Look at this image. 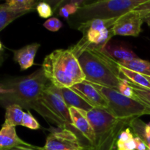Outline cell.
<instances>
[{
  "label": "cell",
  "instance_id": "5",
  "mask_svg": "<svg viewBox=\"0 0 150 150\" xmlns=\"http://www.w3.org/2000/svg\"><path fill=\"white\" fill-rule=\"evenodd\" d=\"M92 84L105 97L108 103L110 113L118 120L131 121L142 115H150V108L139 101L127 98L111 88L95 83Z\"/></svg>",
  "mask_w": 150,
  "mask_h": 150
},
{
  "label": "cell",
  "instance_id": "23",
  "mask_svg": "<svg viewBox=\"0 0 150 150\" xmlns=\"http://www.w3.org/2000/svg\"><path fill=\"white\" fill-rule=\"evenodd\" d=\"M21 125L29 129H31V130H38V129L40 128V125L39 122L32 115L29 111L24 112Z\"/></svg>",
  "mask_w": 150,
  "mask_h": 150
},
{
  "label": "cell",
  "instance_id": "18",
  "mask_svg": "<svg viewBox=\"0 0 150 150\" xmlns=\"http://www.w3.org/2000/svg\"><path fill=\"white\" fill-rule=\"evenodd\" d=\"M120 70L122 76L127 79V80H128L129 81L132 82V83H135L136 85H139V86L149 88L150 89V83L147 79L145 77V76L138 73V72L134 71V70H132L130 69L127 68V67H123L120 64Z\"/></svg>",
  "mask_w": 150,
  "mask_h": 150
},
{
  "label": "cell",
  "instance_id": "16",
  "mask_svg": "<svg viewBox=\"0 0 150 150\" xmlns=\"http://www.w3.org/2000/svg\"><path fill=\"white\" fill-rule=\"evenodd\" d=\"M5 120L4 124L7 125L16 127L18 125H21L22 120H23L24 111L23 108L18 105H8L5 108Z\"/></svg>",
  "mask_w": 150,
  "mask_h": 150
},
{
  "label": "cell",
  "instance_id": "32",
  "mask_svg": "<svg viewBox=\"0 0 150 150\" xmlns=\"http://www.w3.org/2000/svg\"><path fill=\"white\" fill-rule=\"evenodd\" d=\"M38 146H35V147H28V146H16V147L11 148L8 150H38Z\"/></svg>",
  "mask_w": 150,
  "mask_h": 150
},
{
  "label": "cell",
  "instance_id": "25",
  "mask_svg": "<svg viewBox=\"0 0 150 150\" xmlns=\"http://www.w3.org/2000/svg\"><path fill=\"white\" fill-rule=\"evenodd\" d=\"M43 26L51 32H57L62 26V23L57 18L53 17L47 19L46 21L44 22Z\"/></svg>",
  "mask_w": 150,
  "mask_h": 150
},
{
  "label": "cell",
  "instance_id": "10",
  "mask_svg": "<svg viewBox=\"0 0 150 150\" xmlns=\"http://www.w3.org/2000/svg\"><path fill=\"white\" fill-rule=\"evenodd\" d=\"M69 112L73 127L84 137L92 147H94L95 144V135L86 116L81 110L74 107L69 108Z\"/></svg>",
  "mask_w": 150,
  "mask_h": 150
},
{
  "label": "cell",
  "instance_id": "41",
  "mask_svg": "<svg viewBox=\"0 0 150 150\" xmlns=\"http://www.w3.org/2000/svg\"><path fill=\"white\" fill-rule=\"evenodd\" d=\"M148 150H150V146L149 147H148Z\"/></svg>",
  "mask_w": 150,
  "mask_h": 150
},
{
  "label": "cell",
  "instance_id": "11",
  "mask_svg": "<svg viewBox=\"0 0 150 150\" xmlns=\"http://www.w3.org/2000/svg\"><path fill=\"white\" fill-rule=\"evenodd\" d=\"M23 146L28 147H35L22 141L17 135L16 127L3 124L0 130V150H8L16 146Z\"/></svg>",
  "mask_w": 150,
  "mask_h": 150
},
{
  "label": "cell",
  "instance_id": "40",
  "mask_svg": "<svg viewBox=\"0 0 150 150\" xmlns=\"http://www.w3.org/2000/svg\"><path fill=\"white\" fill-rule=\"evenodd\" d=\"M147 125H148V126H149V127H150V122L149 123V124H147Z\"/></svg>",
  "mask_w": 150,
  "mask_h": 150
},
{
  "label": "cell",
  "instance_id": "22",
  "mask_svg": "<svg viewBox=\"0 0 150 150\" xmlns=\"http://www.w3.org/2000/svg\"><path fill=\"white\" fill-rule=\"evenodd\" d=\"M38 3L35 0H8L4 4L11 9L31 12L36 8Z\"/></svg>",
  "mask_w": 150,
  "mask_h": 150
},
{
  "label": "cell",
  "instance_id": "21",
  "mask_svg": "<svg viewBox=\"0 0 150 150\" xmlns=\"http://www.w3.org/2000/svg\"><path fill=\"white\" fill-rule=\"evenodd\" d=\"M128 81V80H127ZM129 83L133 89V92H134V97L133 99L139 101L146 105V107L150 108V89L149 88L143 87V86H139L132 82L129 81Z\"/></svg>",
  "mask_w": 150,
  "mask_h": 150
},
{
  "label": "cell",
  "instance_id": "33",
  "mask_svg": "<svg viewBox=\"0 0 150 150\" xmlns=\"http://www.w3.org/2000/svg\"><path fill=\"white\" fill-rule=\"evenodd\" d=\"M10 92V89H4L1 84H0V95H4V94H8Z\"/></svg>",
  "mask_w": 150,
  "mask_h": 150
},
{
  "label": "cell",
  "instance_id": "29",
  "mask_svg": "<svg viewBox=\"0 0 150 150\" xmlns=\"http://www.w3.org/2000/svg\"><path fill=\"white\" fill-rule=\"evenodd\" d=\"M134 10L140 13L143 18L144 16L150 13V0H146L143 4H140L136 8H135Z\"/></svg>",
  "mask_w": 150,
  "mask_h": 150
},
{
  "label": "cell",
  "instance_id": "15",
  "mask_svg": "<svg viewBox=\"0 0 150 150\" xmlns=\"http://www.w3.org/2000/svg\"><path fill=\"white\" fill-rule=\"evenodd\" d=\"M28 13L29 11L15 10L6 7L4 4H0V32L13 21Z\"/></svg>",
  "mask_w": 150,
  "mask_h": 150
},
{
  "label": "cell",
  "instance_id": "34",
  "mask_svg": "<svg viewBox=\"0 0 150 150\" xmlns=\"http://www.w3.org/2000/svg\"><path fill=\"white\" fill-rule=\"evenodd\" d=\"M143 21L146 22L148 26H150V13L143 17Z\"/></svg>",
  "mask_w": 150,
  "mask_h": 150
},
{
  "label": "cell",
  "instance_id": "30",
  "mask_svg": "<svg viewBox=\"0 0 150 150\" xmlns=\"http://www.w3.org/2000/svg\"><path fill=\"white\" fill-rule=\"evenodd\" d=\"M134 141L136 142V150H148L147 145L142 139L139 137H134Z\"/></svg>",
  "mask_w": 150,
  "mask_h": 150
},
{
  "label": "cell",
  "instance_id": "4",
  "mask_svg": "<svg viewBox=\"0 0 150 150\" xmlns=\"http://www.w3.org/2000/svg\"><path fill=\"white\" fill-rule=\"evenodd\" d=\"M146 0H103L87 1L73 16L79 25L95 19H112L133 10Z\"/></svg>",
  "mask_w": 150,
  "mask_h": 150
},
{
  "label": "cell",
  "instance_id": "20",
  "mask_svg": "<svg viewBox=\"0 0 150 150\" xmlns=\"http://www.w3.org/2000/svg\"><path fill=\"white\" fill-rule=\"evenodd\" d=\"M86 2L87 1L84 0H73L69 1L60 7L59 10V15L64 18L68 19L70 16L76 14L79 8L86 4Z\"/></svg>",
  "mask_w": 150,
  "mask_h": 150
},
{
  "label": "cell",
  "instance_id": "8",
  "mask_svg": "<svg viewBox=\"0 0 150 150\" xmlns=\"http://www.w3.org/2000/svg\"><path fill=\"white\" fill-rule=\"evenodd\" d=\"M143 23L142 15L133 10L119 17L111 29L114 36L138 37L142 32Z\"/></svg>",
  "mask_w": 150,
  "mask_h": 150
},
{
  "label": "cell",
  "instance_id": "38",
  "mask_svg": "<svg viewBox=\"0 0 150 150\" xmlns=\"http://www.w3.org/2000/svg\"><path fill=\"white\" fill-rule=\"evenodd\" d=\"M84 150H92V146H91V147H88V148H86V149H84Z\"/></svg>",
  "mask_w": 150,
  "mask_h": 150
},
{
  "label": "cell",
  "instance_id": "17",
  "mask_svg": "<svg viewBox=\"0 0 150 150\" xmlns=\"http://www.w3.org/2000/svg\"><path fill=\"white\" fill-rule=\"evenodd\" d=\"M117 18L112 19H95L81 23L78 26V30L83 33L85 31L93 29V30H103L110 29L114 25Z\"/></svg>",
  "mask_w": 150,
  "mask_h": 150
},
{
  "label": "cell",
  "instance_id": "35",
  "mask_svg": "<svg viewBox=\"0 0 150 150\" xmlns=\"http://www.w3.org/2000/svg\"><path fill=\"white\" fill-rule=\"evenodd\" d=\"M3 59H4V58H3V54H2V52H1L0 53V65L2 64Z\"/></svg>",
  "mask_w": 150,
  "mask_h": 150
},
{
  "label": "cell",
  "instance_id": "26",
  "mask_svg": "<svg viewBox=\"0 0 150 150\" xmlns=\"http://www.w3.org/2000/svg\"><path fill=\"white\" fill-rule=\"evenodd\" d=\"M119 92L122 94V95H125V96L127 97V98H133L134 97V92H133V89H132L131 86L129 83L128 81L126 79L123 78L122 81L121 83H120V89H119Z\"/></svg>",
  "mask_w": 150,
  "mask_h": 150
},
{
  "label": "cell",
  "instance_id": "19",
  "mask_svg": "<svg viewBox=\"0 0 150 150\" xmlns=\"http://www.w3.org/2000/svg\"><path fill=\"white\" fill-rule=\"evenodd\" d=\"M119 64L123 67L138 72L144 76L150 77V62L149 61L138 58L128 62L119 63Z\"/></svg>",
  "mask_w": 150,
  "mask_h": 150
},
{
  "label": "cell",
  "instance_id": "6",
  "mask_svg": "<svg viewBox=\"0 0 150 150\" xmlns=\"http://www.w3.org/2000/svg\"><path fill=\"white\" fill-rule=\"evenodd\" d=\"M42 102L46 108H48L51 112L56 114L60 120H62L67 125L68 130L73 132L79 138L81 142L86 147L92 146L84 139V137L80 133H79V131L73 126L70 112H69V108L67 106L63 99L60 89L56 87L52 83H48L42 93Z\"/></svg>",
  "mask_w": 150,
  "mask_h": 150
},
{
  "label": "cell",
  "instance_id": "27",
  "mask_svg": "<svg viewBox=\"0 0 150 150\" xmlns=\"http://www.w3.org/2000/svg\"><path fill=\"white\" fill-rule=\"evenodd\" d=\"M117 150H136V145L134 139L128 142L117 141Z\"/></svg>",
  "mask_w": 150,
  "mask_h": 150
},
{
  "label": "cell",
  "instance_id": "2",
  "mask_svg": "<svg viewBox=\"0 0 150 150\" xmlns=\"http://www.w3.org/2000/svg\"><path fill=\"white\" fill-rule=\"evenodd\" d=\"M78 59L86 81L119 92L123 79L120 64L105 50L99 48L86 50L78 57Z\"/></svg>",
  "mask_w": 150,
  "mask_h": 150
},
{
  "label": "cell",
  "instance_id": "12",
  "mask_svg": "<svg viewBox=\"0 0 150 150\" xmlns=\"http://www.w3.org/2000/svg\"><path fill=\"white\" fill-rule=\"evenodd\" d=\"M40 44L34 42L13 51L15 62L19 64L21 70H27L34 65V60Z\"/></svg>",
  "mask_w": 150,
  "mask_h": 150
},
{
  "label": "cell",
  "instance_id": "37",
  "mask_svg": "<svg viewBox=\"0 0 150 150\" xmlns=\"http://www.w3.org/2000/svg\"><path fill=\"white\" fill-rule=\"evenodd\" d=\"M1 50H2V45H1V42L0 41V53L1 52Z\"/></svg>",
  "mask_w": 150,
  "mask_h": 150
},
{
  "label": "cell",
  "instance_id": "14",
  "mask_svg": "<svg viewBox=\"0 0 150 150\" xmlns=\"http://www.w3.org/2000/svg\"><path fill=\"white\" fill-rule=\"evenodd\" d=\"M104 50L110 57H112L118 63L128 62L139 58L130 48H126L122 45L107 44Z\"/></svg>",
  "mask_w": 150,
  "mask_h": 150
},
{
  "label": "cell",
  "instance_id": "3",
  "mask_svg": "<svg viewBox=\"0 0 150 150\" xmlns=\"http://www.w3.org/2000/svg\"><path fill=\"white\" fill-rule=\"evenodd\" d=\"M42 68L50 83L59 89L71 88L86 80L77 57L67 49H57L47 55Z\"/></svg>",
  "mask_w": 150,
  "mask_h": 150
},
{
  "label": "cell",
  "instance_id": "39",
  "mask_svg": "<svg viewBox=\"0 0 150 150\" xmlns=\"http://www.w3.org/2000/svg\"><path fill=\"white\" fill-rule=\"evenodd\" d=\"M145 77H146V79H147V80L149 81V83H150V77H149V76H145Z\"/></svg>",
  "mask_w": 150,
  "mask_h": 150
},
{
  "label": "cell",
  "instance_id": "1",
  "mask_svg": "<svg viewBox=\"0 0 150 150\" xmlns=\"http://www.w3.org/2000/svg\"><path fill=\"white\" fill-rule=\"evenodd\" d=\"M49 83L42 67L29 76L4 79L0 84L4 89H10V92L0 95V106L5 108L16 104L28 111L34 109L45 120L57 125L59 128L68 130L67 125L42 103V93Z\"/></svg>",
  "mask_w": 150,
  "mask_h": 150
},
{
  "label": "cell",
  "instance_id": "13",
  "mask_svg": "<svg viewBox=\"0 0 150 150\" xmlns=\"http://www.w3.org/2000/svg\"><path fill=\"white\" fill-rule=\"evenodd\" d=\"M62 98L68 108L74 107L79 110L89 111L94 108L86 100L72 88H62L60 89Z\"/></svg>",
  "mask_w": 150,
  "mask_h": 150
},
{
  "label": "cell",
  "instance_id": "9",
  "mask_svg": "<svg viewBox=\"0 0 150 150\" xmlns=\"http://www.w3.org/2000/svg\"><path fill=\"white\" fill-rule=\"evenodd\" d=\"M71 88L80 94L86 102L94 108H103L109 111V106L106 99L92 83L85 80L81 83L74 85Z\"/></svg>",
  "mask_w": 150,
  "mask_h": 150
},
{
  "label": "cell",
  "instance_id": "28",
  "mask_svg": "<svg viewBox=\"0 0 150 150\" xmlns=\"http://www.w3.org/2000/svg\"><path fill=\"white\" fill-rule=\"evenodd\" d=\"M133 139H134V136L130 127H127L125 130H122L117 138V141L120 142H128Z\"/></svg>",
  "mask_w": 150,
  "mask_h": 150
},
{
  "label": "cell",
  "instance_id": "7",
  "mask_svg": "<svg viewBox=\"0 0 150 150\" xmlns=\"http://www.w3.org/2000/svg\"><path fill=\"white\" fill-rule=\"evenodd\" d=\"M47 137L43 148L54 150H84L86 146L73 132L67 129H54ZM91 147V146H89Z\"/></svg>",
  "mask_w": 150,
  "mask_h": 150
},
{
  "label": "cell",
  "instance_id": "31",
  "mask_svg": "<svg viewBox=\"0 0 150 150\" xmlns=\"http://www.w3.org/2000/svg\"><path fill=\"white\" fill-rule=\"evenodd\" d=\"M144 142L146 143V144L147 145V147L150 146V127L146 125V130H145V134L144 136V139H142Z\"/></svg>",
  "mask_w": 150,
  "mask_h": 150
},
{
  "label": "cell",
  "instance_id": "36",
  "mask_svg": "<svg viewBox=\"0 0 150 150\" xmlns=\"http://www.w3.org/2000/svg\"><path fill=\"white\" fill-rule=\"evenodd\" d=\"M38 150H54V149H44L43 147H39V146H38Z\"/></svg>",
  "mask_w": 150,
  "mask_h": 150
},
{
  "label": "cell",
  "instance_id": "24",
  "mask_svg": "<svg viewBox=\"0 0 150 150\" xmlns=\"http://www.w3.org/2000/svg\"><path fill=\"white\" fill-rule=\"evenodd\" d=\"M36 10L38 11V15L42 18H48L51 17L54 14V11L51 9V5L45 1L38 3Z\"/></svg>",
  "mask_w": 150,
  "mask_h": 150
}]
</instances>
